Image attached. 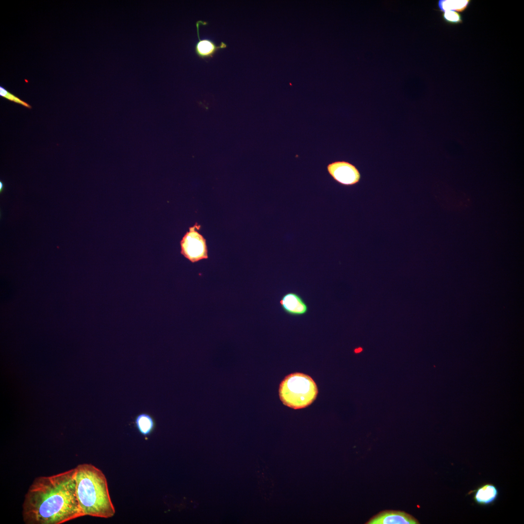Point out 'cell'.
<instances>
[{"mask_svg": "<svg viewBox=\"0 0 524 524\" xmlns=\"http://www.w3.org/2000/svg\"><path fill=\"white\" fill-rule=\"evenodd\" d=\"M22 514L26 524H61L84 516L75 468L35 478L25 495Z\"/></svg>", "mask_w": 524, "mask_h": 524, "instance_id": "obj_1", "label": "cell"}, {"mask_svg": "<svg viewBox=\"0 0 524 524\" xmlns=\"http://www.w3.org/2000/svg\"><path fill=\"white\" fill-rule=\"evenodd\" d=\"M0 95L8 100L20 104L26 107L31 108V106L29 104L21 100L1 86L0 87Z\"/></svg>", "mask_w": 524, "mask_h": 524, "instance_id": "obj_14", "label": "cell"}, {"mask_svg": "<svg viewBox=\"0 0 524 524\" xmlns=\"http://www.w3.org/2000/svg\"><path fill=\"white\" fill-rule=\"evenodd\" d=\"M328 173L339 184L352 186L359 182L361 175L358 169L353 164L344 161H335L327 166Z\"/></svg>", "mask_w": 524, "mask_h": 524, "instance_id": "obj_5", "label": "cell"}, {"mask_svg": "<svg viewBox=\"0 0 524 524\" xmlns=\"http://www.w3.org/2000/svg\"><path fill=\"white\" fill-rule=\"evenodd\" d=\"M442 202L448 211H457L468 208L471 200L465 193L456 191L447 185L445 188Z\"/></svg>", "mask_w": 524, "mask_h": 524, "instance_id": "obj_9", "label": "cell"}, {"mask_svg": "<svg viewBox=\"0 0 524 524\" xmlns=\"http://www.w3.org/2000/svg\"><path fill=\"white\" fill-rule=\"evenodd\" d=\"M134 423L138 432L145 437L151 434L155 426L153 417L145 412L138 414L135 418Z\"/></svg>", "mask_w": 524, "mask_h": 524, "instance_id": "obj_11", "label": "cell"}, {"mask_svg": "<svg viewBox=\"0 0 524 524\" xmlns=\"http://www.w3.org/2000/svg\"><path fill=\"white\" fill-rule=\"evenodd\" d=\"M368 524H417L418 521L411 515L400 511H384L375 516Z\"/></svg>", "mask_w": 524, "mask_h": 524, "instance_id": "obj_8", "label": "cell"}, {"mask_svg": "<svg viewBox=\"0 0 524 524\" xmlns=\"http://www.w3.org/2000/svg\"><path fill=\"white\" fill-rule=\"evenodd\" d=\"M200 228L196 224L189 228L180 241L181 254L192 262L208 258L206 240L197 230Z\"/></svg>", "mask_w": 524, "mask_h": 524, "instance_id": "obj_4", "label": "cell"}, {"mask_svg": "<svg viewBox=\"0 0 524 524\" xmlns=\"http://www.w3.org/2000/svg\"><path fill=\"white\" fill-rule=\"evenodd\" d=\"M279 303L284 311L291 316L303 315L308 311V306L301 296L295 293H286L281 298Z\"/></svg>", "mask_w": 524, "mask_h": 524, "instance_id": "obj_7", "label": "cell"}, {"mask_svg": "<svg viewBox=\"0 0 524 524\" xmlns=\"http://www.w3.org/2000/svg\"><path fill=\"white\" fill-rule=\"evenodd\" d=\"M362 349L361 348H359L356 349L355 350V352L356 353H359V352H361L362 351Z\"/></svg>", "mask_w": 524, "mask_h": 524, "instance_id": "obj_15", "label": "cell"}, {"mask_svg": "<svg viewBox=\"0 0 524 524\" xmlns=\"http://www.w3.org/2000/svg\"><path fill=\"white\" fill-rule=\"evenodd\" d=\"M75 468L77 496L84 516L112 517L115 511L103 472L91 464H80Z\"/></svg>", "mask_w": 524, "mask_h": 524, "instance_id": "obj_2", "label": "cell"}, {"mask_svg": "<svg viewBox=\"0 0 524 524\" xmlns=\"http://www.w3.org/2000/svg\"><path fill=\"white\" fill-rule=\"evenodd\" d=\"M442 17L446 23L449 25H458L463 22L461 14L455 11H444L442 13Z\"/></svg>", "mask_w": 524, "mask_h": 524, "instance_id": "obj_13", "label": "cell"}, {"mask_svg": "<svg viewBox=\"0 0 524 524\" xmlns=\"http://www.w3.org/2000/svg\"><path fill=\"white\" fill-rule=\"evenodd\" d=\"M473 499L475 502L480 506H488L493 503L497 499L499 492L497 488L491 483H486L478 487L475 491Z\"/></svg>", "mask_w": 524, "mask_h": 524, "instance_id": "obj_10", "label": "cell"}, {"mask_svg": "<svg viewBox=\"0 0 524 524\" xmlns=\"http://www.w3.org/2000/svg\"><path fill=\"white\" fill-rule=\"evenodd\" d=\"M205 22L202 20H198L196 22L198 40L195 45L194 51L196 56L200 59L207 60L212 58L214 55L220 49H226L227 47L226 43L221 42L219 45L209 38H200L199 26Z\"/></svg>", "mask_w": 524, "mask_h": 524, "instance_id": "obj_6", "label": "cell"}, {"mask_svg": "<svg viewBox=\"0 0 524 524\" xmlns=\"http://www.w3.org/2000/svg\"><path fill=\"white\" fill-rule=\"evenodd\" d=\"M471 2L470 0H440L438 2V8L442 12L446 11L463 12L468 8Z\"/></svg>", "mask_w": 524, "mask_h": 524, "instance_id": "obj_12", "label": "cell"}, {"mask_svg": "<svg viewBox=\"0 0 524 524\" xmlns=\"http://www.w3.org/2000/svg\"><path fill=\"white\" fill-rule=\"evenodd\" d=\"M318 389L309 376L300 373L286 376L281 382L279 395L285 406L294 409L304 408L316 399Z\"/></svg>", "mask_w": 524, "mask_h": 524, "instance_id": "obj_3", "label": "cell"}, {"mask_svg": "<svg viewBox=\"0 0 524 524\" xmlns=\"http://www.w3.org/2000/svg\"><path fill=\"white\" fill-rule=\"evenodd\" d=\"M2 188H3V183L1 182H0V189L1 190V189Z\"/></svg>", "mask_w": 524, "mask_h": 524, "instance_id": "obj_16", "label": "cell"}]
</instances>
